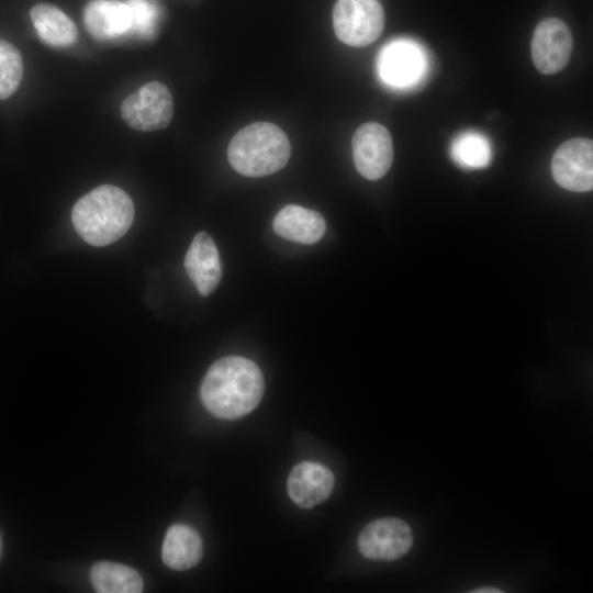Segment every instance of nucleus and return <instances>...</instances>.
<instances>
[{"label":"nucleus","mask_w":593,"mask_h":593,"mask_svg":"<svg viewBox=\"0 0 593 593\" xmlns=\"http://www.w3.org/2000/svg\"><path fill=\"white\" fill-rule=\"evenodd\" d=\"M265 380L251 360L227 356L206 371L200 388L205 409L215 417L236 419L250 413L261 401Z\"/></svg>","instance_id":"1"},{"label":"nucleus","mask_w":593,"mask_h":593,"mask_svg":"<svg viewBox=\"0 0 593 593\" xmlns=\"http://www.w3.org/2000/svg\"><path fill=\"white\" fill-rule=\"evenodd\" d=\"M130 195L112 184L99 186L81 197L71 210V222L80 237L92 246L120 239L134 220Z\"/></svg>","instance_id":"2"},{"label":"nucleus","mask_w":593,"mask_h":593,"mask_svg":"<svg viewBox=\"0 0 593 593\" xmlns=\"http://www.w3.org/2000/svg\"><path fill=\"white\" fill-rule=\"evenodd\" d=\"M291 154L287 134L270 122L251 123L239 130L227 147V159L246 177H265L282 169Z\"/></svg>","instance_id":"3"},{"label":"nucleus","mask_w":593,"mask_h":593,"mask_svg":"<svg viewBox=\"0 0 593 593\" xmlns=\"http://www.w3.org/2000/svg\"><path fill=\"white\" fill-rule=\"evenodd\" d=\"M337 38L349 46L373 43L384 29V11L378 0H337L333 9Z\"/></svg>","instance_id":"4"},{"label":"nucleus","mask_w":593,"mask_h":593,"mask_svg":"<svg viewBox=\"0 0 593 593\" xmlns=\"http://www.w3.org/2000/svg\"><path fill=\"white\" fill-rule=\"evenodd\" d=\"M174 114L169 89L152 81L130 94L121 105V116L132 128L153 132L165 128Z\"/></svg>","instance_id":"5"},{"label":"nucleus","mask_w":593,"mask_h":593,"mask_svg":"<svg viewBox=\"0 0 593 593\" xmlns=\"http://www.w3.org/2000/svg\"><path fill=\"white\" fill-rule=\"evenodd\" d=\"M555 181L566 190L588 192L593 188V142L575 137L562 143L551 160Z\"/></svg>","instance_id":"6"},{"label":"nucleus","mask_w":593,"mask_h":593,"mask_svg":"<svg viewBox=\"0 0 593 593\" xmlns=\"http://www.w3.org/2000/svg\"><path fill=\"white\" fill-rule=\"evenodd\" d=\"M357 171L368 180L382 178L393 161V143L389 131L381 124L360 125L351 139Z\"/></svg>","instance_id":"7"},{"label":"nucleus","mask_w":593,"mask_h":593,"mask_svg":"<svg viewBox=\"0 0 593 593\" xmlns=\"http://www.w3.org/2000/svg\"><path fill=\"white\" fill-rule=\"evenodd\" d=\"M413 544L410 526L400 518L385 517L370 522L358 536V549L372 560H396Z\"/></svg>","instance_id":"8"},{"label":"nucleus","mask_w":593,"mask_h":593,"mask_svg":"<svg viewBox=\"0 0 593 593\" xmlns=\"http://www.w3.org/2000/svg\"><path fill=\"white\" fill-rule=\"evenodd\" d=\"M573 40L569 26L557 18L542 20L532 38V58L535 67L545 75L562 70L572 53Z\"/></svg>","instance_id":"9"},{"label":"nucleus","mask_w":593,"mask_h":593,"mask_svg":"<svg viewBox=\"0 0 593 593\" xmlns=\"http://www.w3.org/2000/svg\"><path fill=\"white\" fill-rule=\"evenodd\" d=\"M426 59L422 48L414 42L399 40L383 47L378 57L381 79L393 87L412 86L422 78Z\"/></svg>","instance_id":"10"},{"label":"nucleus","mask_w":593,"mask_h":593,"mask_svg":"<svg viewBox=\"0 0 593 593\" xmlns=\"http://www.w3.org/2000/svg\"><path fill=\"white\" fill-rule=\"evenodd\" d=\"M334 488L332 471L317 462L304 461L294 466L288 477V494L301 508H312L324 502Z\"/></svg>","instance_id":"11"},{"label":"nucleus","mask_w":593,"mask_h":593,"mask_svg":"<svg viewBox=\"0 0 593 593\" xmlns=\"http://www.w3.org/2000/svg\"><path fill=\"white\" fill-rule=\"evenodd\" d=\"M184 269L198 292L206 296L217 287L222 278V265L217 247L205 232H199L184 256Z\"/></svg>","instance_id":"12"},{"label":"nucleus","mask_w":593,"mask_h":593,"mask_svg":"<svg viewBox=\"0 0 593 593\" xmlns=\"http://www.w3.org/2000/svg\"><path fill=\"white\" fill-rule=\"evenodd\" d=\"M83 20L97 40H113L130 35L132 13L126 1L92 0L85 8Z\"/></svg>","instance_id":"13"},{"label":"nucleus","mask_w":593,"mask_h":593,"mask_svg":"<svg viewBox=\"0 0 593 593\" xmlns=\"http://www.w3.org/2000/svg\"><path fill=\"white\" fill-rule=\"evenodd\" d=\"M272 227L276 234L284 239L300 244H314L323 237L326 224L318 212L288 204L277 213Z\"/></svg>","instance_id":"14"},{"label":"nucleus","mask_w":593,"mask_h":593,"mask_svg":"<svg viewBox=\"0 0 593 593\" xmlns=\"http://www.w3.org/2000/svg\"><path fill=\"white\" fill-rule=\"evenodd\" d=\"M202 552V540L192 527L175 524L168 528L161 549L163 561L168 568L190 569L199 563Z\"/></svg>","instance_id":"15"},{"label":"nucleus","mask_w":593,"mask_h":593,"mask_svg":"<svg viewBox=\"0 0 593 593\" xmlns=\"http://www.w3.org/2000/svg\"><path fill=\"white\" fill-rule=\"evenodd\" d=\"M31 19L41 41L53 47L74 44L77 26L60 9L51 3H37L31 9Z\"/></svg>","instance_id":"16"},{"label":"nucleus","mask_w":593,"mask_h":593,"mask_svg":"<svg viewBox=\"0 0 593 593\" xmlns=\"http://www.w3.org/2000/svg\"><path fill=\"white\" fill-rule=\"evenodd\" d=\"M91 582L100 593H138L143 579L133 568L114 562H98L91 568Z\"/></svg>","instance_id":"17"},{"label":"nucleus","mask_w":593,"mask_h":593,"mask_svg":"<svg viewBox=\"0 0 593 593\" xmlns=\"http://www.w3.org/2000/svg\"><path fill=\"white\" fill-rule=\"evenodd\" d=\"M450 155L458 166L466 169H479L490 164L492 147L484 135L465 132L452 141Z\"/></svg>","instance_id":"18"},{"label":"nucleus","mask_w":593,"mask_h":593,"mask_svg":"<svg viewBox=\"0 0 593 593\" xmlns=\"http://www.w3.org/2000/svg\"><path fill=\"white\" fill-rule=\"evenodd\" d=\"M23 77V60L15 46L0 38V100L12 96Z\"/></svg>","instance_id":"19"},{"label":"nucleus","mask_w":593,"mask_h":593,"mask_svg":"<svg viewBox=\"0 0 593 593\" xmlns=\"http://www.w3.org/2000/svg\"><path fill=\"white\" fill-rule=\"evenodd\" d=\"M132 13V27L130 35L152 37L156 31L159 11L149 0H125Z\"/></svg>","instance_id":"20"},{"label":"nucleus","mask_w":593,"mask_h":593,"mask_svg":"<svg viewBox=\"0 0 593 593\" xmlns=\"http://www.w3.org/2000/svg\"><path fill=\"white\" fill-rule=\"evenodd\" d=\"M471 592H475V593H500L501 592L502 593V590H499L495 588H480Z\"/></svg>","instance_id":"21"},{"label":"nucleus","mask_w":593,"mask_h":593,"mask_svg":"<svg viewBox=\"0 0 593 593\" xmlns=\"http://www.w3.org/2000/svg\"><path fill=\"white\" fill-rule=\"evenodd\" d=\"M0 551H1V539H0Z\"/></svg>","instance_id":"22"}]
</instances>
